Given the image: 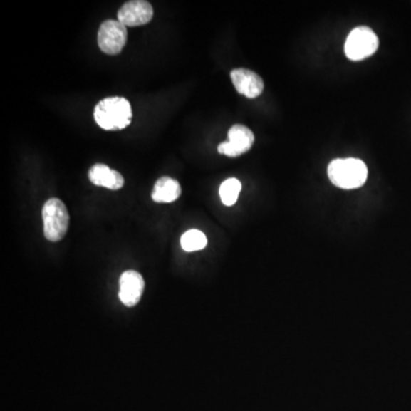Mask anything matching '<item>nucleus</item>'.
<instances>
[{
	"mask_svg": "<svg viewBox=\"0 0 411 411\" xmlns=\"http://www.w3.org/2000/svg\"><path fill=\"white\" fill-rule=\"evenodd\" d=\"M94 119L103 130H123L132 123V107L124 98L113 96L104 98L96 104Z\"/></svg>",
	"mask_w": 411,
	"mask_h": 411,
	"instance_id": "f257e3e1",
	"label": "nucleus"
},
{
	"mask_svg": "<svg viewBox=\"0 0 411 411\" xmlns=\"http://www.w3.org/2000/svg\"><path fill=\"white\" fill-rule=\"evenodd\" d=\"M328 177L337 187L353 190L365 184L368 168L360 159H335L328 166Z\"/></svg>",
	"mask_w": 411,
	"mask_h": 411,
	"instance_id": "f03ea898",
	"label": "nucleus"
},
{
	"mask_svg": "<svg viewBox=\"0 0 411 411\" xmlns=\"http://www.w3.org/2000/svg\"><path fill=\"white\" fill-rule=\"evenodd\" d=\"M43 234L51 242H58L69 230L70 216L64 202L58 198L47 200L43 207Z\"/></svg>",
	"mask_w": 411,
	"mask_h": 411,
	"instance_id": "7ed1b4c3",
	"label": "nucleus"
},
{
	"mask_svg": "<svg viewBox=\"0 0 411 411\" xmlns=\"http://www.w3.org/2000/svg\"><path fill=\"white\" fill-rule=\"evenodd\" d=\"M378 45H380L378 37L370 28L358 26L350 32L344 51L350 60L361 61L374 55Z\"/></svg>",
	"mask_w": 411,
	"mask_h": 411,
	"instance_id": "20e7f679",
	"label": "nucleus"
},
{
	"mask_svg": "<svg viewBox=\"0 0 411 411\" xmlns=\"http://www.w3.org/2000/svg\"><path fill=\"white\" fill-rule=\"evenodd\" d=\"M127 38V26L118 20L104 21L98 29V47L104 54L118 55L126 46Z\"/></svg>",
	"mask_w": 411,
	"mask_h": 411,
	"instance_id": "39448f33",
	"label": "nucleus"
},
{
	"mask_svg": "<svg viewBox=\"0 0 411 411\" xmlns=\"http://www.w3.org/2000/svg\"><path fill=\"white\" fill-rule=\"evenodd\" d=\"M254 142V132L248 127L236 124L229 130V141L219 144L217 150L221 155L236 158L248 152L253 147Z\"/></svg>",
	"mask_w": 411,
	"mask_h": 411,
	"instance_id": "423d86ee",
	"label": "nucleus"
},
{
	"mask_svg": "<svg viewBox=\"0 0 411 411\" xmlns=\"http://www.w3.org/2000/svg\"><path fill=\"white\" fill-rule=\"evenodd\" d=\"M153 19V7L145 0H130L118 11V21L125 26H141Z\"/></svg>",
	"mask_w": 411,
	"mask_h": 411,
	"instance_id": "0eeeda50",
	"label": "nucleus"
},
{
	"mask_svg": "<svg viewBox=\"0 0 411 411\" xmlns=\"http://www.w3.org/2000/svg\"><path fill=\"white\" fill-rule=\"evenodd\" d=\"M119 299L127 308H134L141 301L143 295L144 283L143 276L136 271H125L121 274L119 280Z\"/></svg>",
	"mask_w": 411,
	"mask_h": 411,
	"instance_id": "6e6552de",
	"label": "nucleus"
},
{
	"mask_svg": "<svg viewBox=\"0 0 411 411\" xmlns=\"http://www.w3.org/2000/svg\"><path fill=\"white\" fill-rule=\"evenodd\" d=\"M231 80L236 92L248 98H256L264 90V81L256 72L248 69H234L231 71Z\"/></svg>",
	"mask_w": 411,
	"mask_h": 411,
	"instance_id": "1a4fd4ad",
	"label": "nucleus"
},
{
	"mask_svg": "<svg viewBox=\"0 0 411 411\" xmlns=\"http://www.w3.org/2000/svg\"><path fill=\"white\" fill-rule=\"evenodd\" d=\"M88 177L93 184L96 187H107L109 190H120L121 187H124L125 185L124 176L104 164H96L92 166L88 172Z\"/></svg>",
	"mask_w": 411,
	"mask_h": 411,
	"instance_id": "9d476101",
	"label": "nucleus"
},
{
	"mask_svg": "<svg viewBox=\"0 0 411 411\" xmlns=\"http://www.w3.org/2000/svg\"><path fill=\"white\" fill-rule=\"evenodd\" d=\"M182 189L179 182L176 180L164 176L155 182L153 187L152 200L158 204H170L174 202L181 196Z\"/></svg>",
	"mask_w": 411,
	"mask_h": 411,
	"instance_id": "9b49d317",
	"label": "nucleus"
},
{
	"mask_svg": "<svg viewBox=\"0 0 411 411\" xmlns=\"http://www.w3.org/2000/svg\"><path fill=\"white\" fill-rule=\"evenodd\" d=\"M181 246L187 253L202 251L207 246V236L202 231L189 230L182 236Z\"/></svg>",
	"mask_w": 411,
	"mask_h": 411,
	"instance_id": "f8f14e48",
	"label": "nucleus"
},
{
	"mask_svg": "<svg viewBox=\"0 0 411 411\" xmlns=\"http://www.w3.org/2000/svg\"><path fill=\"white\" fill-rule=\"evenodd\" d=\"M240 191H241V183L238 179L231 177V179L225 180L219 187V197H221L222 202L227 207L233 206L238 200Z\"/></svg>",
	"mask_w": 411,
	"mask_h": 411,
	"instance_id": "ddd939ff",
	"label": "nucleus"
}]
</instances>
